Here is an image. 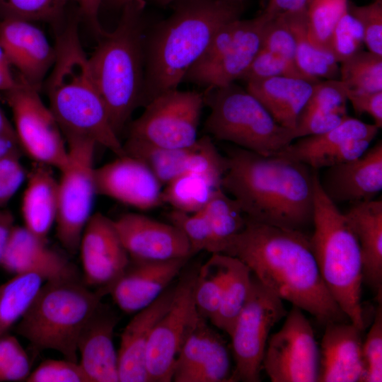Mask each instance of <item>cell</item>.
<instances>
[{
    "mask_svg": "<svg viewBox=\"0 0 382 382\" xmlns=\"http://www.w3.org/2000/svg\"><path fill=\"white\" fill-rule=\"evenodd\" d=\"M219 253L239 259L278 297L308 312L319 323L349 321L328 291L310 236L303 231L246 218L243 229Z\"/></svg>",
    "mask_w": 382,
    "mask_h": 382,
    "instance_id": "cell-1",
    "label": "cell"
},
{
    "mask_svg": "<svg viewBox=\"0 0 382 382\" xmlns=\"http://www.w3.org/2000/svg\"><path fill=\"white\" fill-rule=\"evenodd\" d=\"M226 162L221 188L246 218L301 231L313 224L316 170L284 156L240 147L228 152Z\"/></svg>",
    "mask_w": 382,
    "mask_h": 382,
    "instance_id": "cell-2",
    "label": "cell"
},
{
    "mask_svg": "<svg viewBox=\"0 0 382 382\" xmlns=\"http://www.w3.org/2000/svg\"><path fill=\"white\" fill-rule=\"evenodd\" d=\"M173 11L145 37L144 106L177 89L204 53L216 32L241 18L243 3L229 0H178Z\"/></svg>",
    "mask_w": 382,
    "mask_h": 382,
    "instance_id": "cell-3",
    "label": "cell"
},
{
    "mask_svg": "<svg viewBox=\"0 0 382 382\" xmlns=\"http://www.w3.org/2000/svg\"><path fill=\"white\" fill-rule=\"evenodd\" d=\"M56 56L47 79L50 109L64 138L93 140L117 156L125 154L92 76L88 57L80 41L76 20L59 31Z\"/></svg>",
    "mask_w": 382,
    "mask_h": 382,
    "instance_id": "cell-4",
    "label": "cell"
},
{
    "mask_svg": "<svg viewBox=\"0 0 382 382\" xmlns=\"http://www.w3.org/2000/svg\"><path fill=\"white\" fill-rule=\"evenodd\" d=\"M144 0L122 8L117 27L99 35L89 66L117 135L134 110L143 105L145 76Z\"/></svg>",
    "mask_w": 382,
    "mask_h": 382,
    "instance_id": "cell-5",
    "label": "cell"
},
{
    "mask_svg": "<svg viewBox=\"0 0 382 382\" xmlns=\"http://www.w3.org/2000/svg\"><path fill=\"white\" fill-rule=\"evenodd\" d=\"M314 231L310 241L322 279L349 320L363 330V266L358 240L345 214L324 193L315 175Z\"/></svg>",
    "mask_w": 382,
    "mask_h": 382,
    "instance_id": "cell-6",
    "label": "cell"
},
{
    "mask_svg": "<svg viewBox=\"0 0 382 382\" xmlns=\"http://www.w3.org/2000/svg\"><path fill=\"white\" fill-rule=\"evenodd\" d=\"M106 294L104 289H90L80 278L45 282L16 332L35 352L54 350L78 362L79 335Z\"/></svg>",
    "mask_w": 382,
    "mask_h": 382,
    "instance_id": "cell-7",
    "label": "cell"
},
{
    "mask_svg": "<svg viewBox=\"0 0 382 382\" xmlns=\"http://www.w3.org/2000/svg\"><path fill=\"white\" fill-rule=\"evenodd\" d=\"M206 131L215 139L264 156H274L298 139L296 129L278 124L247 89L233 83L209 89Z\"/></svg>",
    "mask_w": 382,
    "mask_h": 382,
    "instance_id": "cell-8",
    "label": "cell"
},
{
    "mask_svg": "<svg viewBox=\"0 0 382 382\" xmlns=\"http://www.w3.org/2000/svg\"><path fill=\"white\" fill-rule=\"evenodd\" d=\"M270 18L262 12L251 19H236L214 35L185 80L209 89L226 86L241 79L262 47Z\"/></svg>",
    "mask_w": 382,
    "mask_h": 382,
    "instance_id": "cell-9",
    "label": "cell"
},
{
    "mask_svg": "<svg viewBox=\"0 0 382 382\" xmlns=\"http://www.w3.org/2000/svg\"><path fill=\"white\" fill-rule=\"evenodd\" d=\"M69 163L58 181L56 236L70 254H76L84 228L91 216L94 196L95 148L91 139L66 138Z\"/></svg>",
    "mask_w": 382,
    "mask_h": 382,
    "instance_id": "cell-10",
    "label": "cell"
},
{
    "mask_svg": "<svg viewBox=\"0 0 382 382\" xmlns=\"http://www.w3.org/2000/svg\"><path fill=\"white\" fill-rule=\"evenodd\" d=\"M286 313L283 300L252 273L248 297L229 335L234 360L233 382L261 381L270 332Z\"/></svg>",
    "mask_w": 382,
    "mask_h": 382,
    "instance_id": "cell-11",
    "label": "cell"
},
{
    "mask_svg": "<svg viewBox=\"0 0 382 382\" xmlns=\"http://www.w3.org/2000/svg\"><path fill=\"white\" fill-rule=\"evenodd\" d=\"M5 93L21 150L36 163L63 170L69 163L66 140L39 90L19 76L16 85Z\"/></svg>",
    "mask_w": 382,
    "mask_h": 382,
    "instance_id": "cell-12",
    "label": "cell"
},
{
    "mask_svg": "<svg viewBox=\"0 0 382 382\" xmlns=\"http://www.w3.org/2000/svg\"><path fill=\"white\" fill-rule=\"evenodd\" d=\"M204 96L178 88L162 93L144 105L130 125L129 138L154 145L183 148L197 140Z\"/></svg>",
    "mask_w": 382,
    "mask_h": 382,
    "instance_id": "cell-13",
    "label": "cell"
},
{
    "mask_svg": "<svg viewBox=\"0 0 382 382\" xmlns=\"http://www.w3.org/2000/svg\"><path fill=\"white\" fill-rule=\"evenodd\" d=\"M199 267L181 271L173 300L152 331L146 353L149 382L172 381L175 360L199 317L194 296Z\"/></svg>",
    "mask_w": 382,
    "mask_h": 382,
    "instance_id": "cell-14",
    "label": "cell"
},
{
    "mask_svg": "<svg viewBox=\"0 0 382 382\" xmlns=\"http://www.w3.org/2000/svg\"><path fill=\"white\" fill-rule=\"evenodd\" d=\"M281 329L268 340L262 369L272 382H316L320 348L303 311L293 306Z\"/></svg>",
    "mask_w": 382,
    "mask_h": 382,
    "instance_id": "cell-15",
    "label": "cell"
},
{
    "mask_svg": "<svg viewBox=\"0 0 382 382\" xmlns=\"http://www.w3.org/2000/svg\"><path fill=\"white\" fill-rule=\"evenodd\" d=\"M379 129L374 124L348 116L325 133L299 138L277 155L303 163L312 169L325 168L361 156Z\"/></svg>",
    "mask_w": 382,
    "mask_h": 382,
    "instance_id": "cell-16",
    "label": "cell"
},
{
    "mask_svg": "<svg viewBox=\"0 0 382 382\" xmlns=\"http://www.w3.org/2000/svg\"><path fill=\"white\" fill-rule=\"evenodd\" d=\"M199 316L175 360L172 381L233 382V368L224 337Z\"/></svg>",
    "mask_w": 382,
    "mask_h": 382,
    "instance_id": "cell-17",
    "label": "cell"
},
{
    "mask_svg": "<svg viewBox=\"0 0 382 382\" xmlns=\"http://www.w3.org/2000/svg\"><path fill=\"white\" fill-rule=\"evenodd\" d=\"M83 282L109 291L129 261L113 220L100 212L91 215L83 231L79 249Z\"/></svg>",
    "mask_w": 382,
    "mask_h": 382,
    "instance_id": "cell-18",
    "label": "cell"
},
{
    "mask_svg": "<svg viewBox=\"0 0 382 382\" xmlns=\"http://www.w3.org/2000/svg\"><path fill=\"white\" fill-rule=\"evenodd\" d=\"M94 169L96 192L139 210L162 202V185L139 159L127 154Z\"/></svg>",
    "mask_w": 382,
    "mask_h": 382,
    "instance_id": "cell-19",
    "label": "cell"
},
{
    "mask_svg": "<svg viewBox=\"0 0 382 382\" xmlns=\"http://www.w3.org/2000/svg\"><path fill=\"white\" fill-rule=\"evenodd\" d=\"M130 258L166 260L191 257L189 241L176 226L138 213H127L113 220Z\"/></svg>",
    "mask_w": 382,
    "mask_h": 382,
    "instance_id": "cell-20",
    "label": "cell"
},
{
    "mask_svg": "<svg viewBox=\"0 0 382 382\" xmlns=\"http://www.w3.org/2000/svg\"><path fill=\"white\" fill-rule=\"evenodd\" d=\"M190 257L166 260L129 261L120 277L111 286L109 294L126 313H135L157 299L178 277Z\"/></svg>",
    "mask_w": 382,
    "mask_h": 382,
    "instance_id": "cell-21",
    "label": "cell"
},
{
    "mask_svg": "<svg viewBox=\"0 0 382 382\" xmlns=\"http://www.w3.org/2000/svg\"><path fill=\"white\" fill-rule=\"evenodd\" d=\"M0 45L20 76L40 90L56 56L55 47L50 45L45 33L30 21L2 18Z\"/></svg>",
    "mask_w": 382,
    "mask_h": 382,
    "instance_id": "cell-22",
    "label": "cell"
},
{
    "mask_svg": "<svg viewBox=\"0 0 382 382\" xmlns=\"http://www.w3.org/2000/svg\"><path fill=\"white\" fill-rule=\"evenodd\" d=\"M319 182L336 204L373 200L382 190L381 140L354 159L325 168Z\"/></svg>",
    "mask_w": 382,
    "mask_h": 382,
    "instance_id": "cell-23",
    "label": "cell"
},
{
    "mask_svg": "<svg viewBox=\"0 0 382 382\" xmlns=\"http://www.w3.org/2000/svg\"><path fill=\"white\" fill-rule=\"evenodd\" d=\"M0 265L14 275L36 274L45 282L79 278L75 267L66 258L24 226L14 225L12 228Z\"/></svg>",
    "mask_w": 382,
    "mask_h": 382,
    "instance_id": "cell-24",
    "label": "cell"
},
{
    "mask_svg": "<svg viewBox=\"0 0 382 382\" xmlns=\"http://www.w3.org/2000/svg\"><path fill=\"white\" fill-rule=\"evenodd\" d=\"M117 322L116 313L101 301L79 335V362L91 382H119L117 353L113 343Z\"/></svg>",
    "mask_w": 382,
    "mask_h": 382,
    "instance_id": "cell-25",
    "label": "cell"
},
{
    "mask_svg": "<svg viewBox=\"0 0 382 382\" xmlns=\"http://www.w3.org/2000/svg\"><path fill=\"white\" fill-rule=\"evenodd\" d=\"M320 348L319 382H361L363 330L350 321L326 324Z\"/></svg>",
    "mask_w": 382,
    "mask_h": 382,
    "instance_id": "cell-26",
    "label": "cell"
},
{
    "mask_svg": "<svg viewBox=\"0 0 382 382\" xmlns=\"http://www.w3.org/2000/svg\"><path fill=\"white\" fill-rule=\"evenodd\" d=\"M175 284L152 303L135 313L121 334L117 352L119 382H149L146 366L147 345L158 320L168 308Z\"/></svg>",
    "mask_w": 382,
    "mask_h": 382,
    "instance_id": "cell-27",
    "label": "cell"
},
{
    "mask_svg": "<svg viewBox=\"0 0 382 382\" xmlns=\"http://www.w3.org/2000/svg\"><path fill=\"white\" fill-rule=\"evenodd\" d=\"M345 215L359 244L363 283L381 301L382 294V201L352 204Z\"/></svg>",
    "mask_w": 382,
    "mask_h": 382,
    "instance_id": "cell-28",
    "label": "cell"
},
{
    "mask_svg": "<svg viewBox=\"0 0 382 382\" xmlns=\"http://www.w3.org/2000/svg\"><path fill=\"white\" fill-rule=\"evenodd\" d=\"M314 83L300 78L277 76L247 82L246 89L278 124L296 129Z\"/></svg>",
    "mask_w": 382,
    "mask_h": 382,
    "instance_id": "cell-29",
    "label": "cell"
},
{
    "mask_svg": "<svg viewBox=\"0 0 382 382\" xmlns=\"http://www.w3.org/2000/svg\"><path fill=\"white\" fill-rule=\"evenodd\" d=\"M49 167L36 162L33 165L21 204L24 227L45 241L57 213L58 181Z\"/></svg>",
    "mask_w": 382,
    "mask_h": 382,
    "instance_id": "cell-30",
    "label": "cell"
},
{
    "mask_svg": "<svg viewBox=\"0 0 382 382\" xmlns=\"http://www.w3.org/2000/svg\"><path fill=\"white\" fill-rule=\"evenodd\" d=\"M296 42L295 64L309 81L338 79L340 64L332 54L317 45L308 33L306 11L283 15Z\"/></svg>",
    "mask_w": 382,
    "mask_h": 382,
    "instance_id": "cell-31",
    "label": "cell"
},
{
    "mask_svg": "<svg viewBox=\"0 0 382 382\" xmlns=\"http://www.w3.org/2000/svg\"><path fill=\"white\" fill-rule=\"evenodd\" d=\"M224 257L226 278L222 298L218 311L209 322L230 335L235 320L248 297L252 272L239 259L225 254Z\"/></svg>",
    "mask_w": 382,
    "mask_h": 382,
    "instance_id": "cell-32",
    "label": "cell"
},
{
    "mask_svg": "<svg viewBox=\"0 0 382 382\" xmlns=\"http://www.w3.org/2000/svg\"><path fill=\"white\" fill-rule=\"evenodd\" d=\"M192 146L168 148L129 138L123 144L125 154L141 161L163 186L184 173Z\"/></svg>",
    "mask_w": 382,
    "mask_h": 382,
    "instance_id": "cell-33",
    "label": "cell"
},
{
    "mask_svg": "<svg viewBox=\"0 0 382 382\" xmlns=\"http://www.w3.org/2000/svg\"><path fill=\"white\" fill-rule=\"evenodd\" d=\"M44 282L38 274L26 273L0 284V337L21 319Z\"/></svg>",
    "mask_w": 382,
    "mask_h": 382,
    "instance_id": "cell-34",
    "label": "cell"
},
{
    "mask_svg": "<svg viewBox=\"0 0 382 382\" xmlns=\"http://www.w3.org/2000/svg\"><path fill=\"white\" fill-rule=\"evenodd\" d=\"M221 185L207 178L192 172H184L164 185L162 202L173 209L193 213L207 205Z\"/></svg>",
    "mask_w": 382,
    "mask_h": 382,
    "instance_id": "cell-35",
    "label": "cell"
},
{
    "mask_svg": "<svg viewBox=\"0 0 382 382\" xmlns=\"http://www.w3.org/2000/svg\"><path fill=\"white\" fill-rule=\"evenodd\" d=\"M203 211L210 224L215 241L216 253L245 227L246 216L239 204L221 187L216 190Z\"/></svg>",
    "mask_w": 382,
    "mask_h": 382,
    "instance_id": "cell-36",
    "label": "cell"
},
{
    "mask_svg": "<svg viewBox=\"0 0 382 382\" xmlns=\"http://www.w3.org/2000/svg\"><path fill=\"white\" fill-rule=\"evenodd\" d=\"M226 278L224 254L212 253L199 266L195 279L194 296L198 313L211 320L219 310Z\"/></svg>",
    "mask_w": 382,
    "mask_h": 382,
    "instance_id": "cell-37",
    "label": "cell"
},
{
    "mask_svg": "<svg viewBox=\"0 0 382 382\" xmlns=\"http://www.w3.org/2000/svg\"><path fill=\"white\" fill-rule=\"evenodd\" d=\"M339 80L353 90L382 91V56L363 50L355 53L340 63Z\"/></svg>",
    "mask_w": 382,
    "mask_h": 382,
    "instance_id": "cell-38",
    "label": "cell"
},
{
    "mask_svg": "<svg viewBox=\"0 0 382 382\" xmlns=\"http://www.w3.org/2000/svg\"><path fill=\"white\" fill-rule=\"evenodd\" d=\"M349 1L311 0L306 11V23L309 37L317 45L330 52V40L332 30L347 8Z\"/></svg>",
    "mask_w": 382,
    "mask_h": 382,
    "instance_id": "cell-39",
    "label": "cell"
},
{
    "mask_svg": "<svg viewBox=\"0 0 382 382\" xmlns=\"http://www.w3.org/2000/svg\"><path fill=\"white\" fill-rule=\"evenodd\" d=\"M168 219L187 238L192 255L202 250L216 253V241L203 209L193 213L173 209Z\"/></svg>",
    "mask_w": 382,
    "mask_h": 382,
    "instance_id": "cell-40",
    "label": "cell"
},
{
    "mask_svg": "<svg viewBox=\"0 0 382 382\" xmlns=\"http://www.w3.org/2000/svg\"><path fill=\"white\" fill-rule=\"evenodd\" d=\"M226 166V157L219 152L209 136H204L193 144L185 172L200 174L221 186Z\"/></svg>",
    "mask_w": 382,
    "mask_h": 382,
    "instance_id": "cell-41",
    "label": "cell"
},
{
    "mask_svg": "<svg viewBox=\"0 0 382 382\" xmlns=\"http://www.w3.org/2000/svg\"><path fill=\"white\" fill-rule=\"evenodd\" d=\"M68 0H0L2 18L28 21H54L62 16Z\"/></svg>",
    "mask_w": 382,
    "mask_h": 382,
    "instance_id": "cell-42",
    "label": "cell"
},
{
    "mask_svg": "<svg viewBox=\"0 0 382 382\" xmlns=\"http://www.w3.org/2000/svg\"><path fill=\"white\" fill-rule=\"evenodd\" d=\"M363 44L364 34L361 24L347 7L334 27L330 40V50L340 64L362 50Z\"/></svg>",
    "mask_w": 382,
    "mask_h": 382,
    "instance_id": "cell-43",
    "label": "cell"
},
{
    "mask_svg": "<svg viewBox=\"0 0 382 382\" xmlns=\"http://www.w3.org/2000/svg\"><path fill=\"white\" fill-rule=\"evenodd\" d=\"M347 101L346 87L340 80H320L314 83L312 93L302 112L347 115Z\"/></svg>",
    "mask_w": 382,
    "mask_h": 382,
    "instance_id": "cell-44",
    "label": "cell"
},
{
    "mask_svg": "<svg viewBox=\"0 0 382 382\" xmlns=\"http://www.w3.org/2000/svg\"><path fill=\"white\" fill-rule=\"evenodd\" d=\"M28 354L13 335L0 337V382L26 381L30 374Z\"/></svg>",
    "mask_w": 382,
    "mask_h": 382,
    "instance_id": "cell-45",
    "label": "cell"
},
{
    "mask_svg": "<svg viewBox=\"0 0 382 382\" xmlns=\"http://www.w3.org/2000/svg\"><path fill=\"white\" fill-rule=\"evenodd\" d=\"M277 76L307 80L294 63L262 48L255 57L241 79L247 83Z\"/></svg>",
    "mask_w": 382,
    "mask_h": 382,
    "instance_id": "cell-46",
    "label": "cell"
},
{
    "mask_svg": "<svg viewBox=\"0 0 382 382\" xmlns=\"http://www.w3.org/2000/svg\"><path fill=\"white\" fill-rule=\"evenodd\" d=\"M362 354L364 373L361 382L382 381V306L378 302L373 323L365 341Z\"/></svg>",
    "mask_w": 382,
    "mask_h": 382,
    "instance_id": "cell-47",
    "label": "cell"
},
{
    "mask_svg": "<svg viewBox=\"0 0 382 382\" xmlns=\"http://www.w3.org/2000/svg\"><path fill=\"white\" fill-rule=\"evenodd\" d=\"M348 9L361 24L369 51L382 56V0L363 6L349 1Z\"/></svg>",
    "mask_w": 382,
    "mask_h": 382,
    "instance_id": "cell-48",
    "label": "cell"
},
{
    "mask_svg": "<svg viewBox=\"0 0 382 382\" xmlns=\"http://www.w3.org/2000/svg\"><path fill=\"white\" fill-rule=\"evenodd\" d=\"M26 382H91L79 362L64 359H47L27 378Z\"/></svg>",
    "mask_w": 382,
    "mask_h": 382,
    "instance_id": "cell-49",
    "label": "cell"
},
{
    "mask_svg": "<svg viewBox=\"0 0 382 382\" xmlns=\"http://www.w3.org/2000/svg\"><path fill=\"white\" fill-rule=\"evenodd\" d=\"M261 48L295 64V38L283 16H277L268 20L265 28Z\"/></svg>",
    "mask_w": 382,
    "mask_h": 382,
    "instance_id": "cell-50",
    "label": "cell"
},
{
    "mask_svg": "<svg viewBox=\"0 0 382 382\" xmlns=\"http://www.w3.org/2000/svg\"><path fill=\"white\" fill-rule=\"evenodd\" d=\"M20 156L21 153H15L0 158V209L8 204L25 180Z\"/></svg>",
    "mask_w": 382,
    "mask_h": 382,
    "instance_id": "cell-51",
    "label": "cell"
},
{
    "mask_svg": "<svg viewBox=\"0 0 382 382\" xmlns=\"http://www.w3.org/2000/svg\"><path fill=\"white\" fill-rule=\"evenodd\" d=\"M346 95L347 100L352 103L356 114L359 115L364 113L369 115L374 120V124L378 128H381L382 91L366 92L346 87Z\"/></svg>",
    "mask_w": 382,
    "mask_h": 382,
    "instance_id": "cell-52",
    "label": "cell"
},
{
    "mask_svg": "<svg viewBox=\"0 0 382 382\" xmlns=\"http://www.w3.org/2000/svg\"><path fill=\"white\" fill-rule=\"evenodd\" d=\"M311 0H268L263 13L270 18L277 16L306 11Z\"/></svg>",
    "mask_w": 382,
    "mask_h": 382,
    "instance_id": "cell-53",
    "label": "cell"
},
{
    "mask_svg": "<svg viewBox=\"0 0 382 382\" xmlns=\"http://www.w3.org/2000/svg\"><path fill=\"white\" fill-rule=\"evenodd\" d=\"M79 7L81 14L88 21L99 36L105 30L102 28L98 18L99 11L105 0H72Z\"/></svg>",
    "mask_w": 382,
    "mask_h": 382,
    "instance_id": "cell-54",
    "label": "cell"
},
{
    "mask_svg": "<svg viewBox=\"0 0 382 382\" xmlns=\"http://www.w3.org/2000/svg\"><path fill=\"white\" fill-rule=\"evenodd\" d=\"M14 226L12 213L6 209H0V260L4 250L10 232Z\"/></svg>",
    "mask_w": 382,
    "mask_h": 382,
    "instance_id": "cell-55",
    "label": "cell"
},
{
    "mask_svg": "<svg viewBox=\"0 0 382 382\" xmlns=\"http://www.w3.org/2000/svg\"><path fill=\"white\" fill-rule=\"evenodd\" d=\"M8 62L0 63V91L6 92L12 89L17 83L10 69Z\"/></svg>",
    "mask_w": 382,
    "mask_h": 382,
    "instance_id": "cell-56",
    "label": "cell"
},
{
    "mask_svg": "<svg viewBox=\"0 0 382 382\" xmlns=\"http://www.w3.org/2000/svg\"><path fill=\"white\" fill-rule=\"evenodd\" d=\"M21 150L17 140L0 136V158L11 154L21 153Z\"/></svg>",
    "mask_w": 382,
    "mask_h": 382,
    "instance_id": "cell-57",
    "label": "cell"
},
{
    "mask_svg": "<svg viewBox=\"0 0 382 382\" xmlns=\"http://www.w3.org/2000/svg\"><path fill=\"white\" fill-rule=\"evenodd\" d=\"M0 136L7 137L18 141L13 126L8 120L0 105Z\"/></svg>",
    "mask_w": 382,
    "mask_h": 382,
    "instance_id": "cell-58",
    "label": "cell"
},
{
    "mask_svg": "<svg viewBox=\"0 0 382 382\" xmlns=\"http://www.w3.org/2000/svg\"><path fill=\"white\" fill-rule=\"evenodd\" d=\"M108 2L117 8H122L124 6L132 1V0H107Z\"/></svg>",
    "mask_w": 382,
    "mask_h": 382,
    "instance_id": "cell-59",
    "label": "cell"
},
{
    "mask_svg": "<svg viewBox=\"0 0 382 382\" xmlns=\"http://www.w3.org/2000/svg\"><path fill=\"white\" fill-rule=\"evenodd\" d=\"M178 0H152L153 2L160 6H166L170 4H173Z\"/></svg>",
    "mask_w": 382,
    "mask_h": 382,
    "instance_id": "cell-60",
    "label": "cell"
},
{
    "mask_svg": "<svg viewBox=\"0 0 382 382\" xmlns=\"http://www.w3.org/2000/svg\"><path fill=\"white\" fill-rule=\"evenodd\" d=\"M231 1L237 2V3H243L244 0H229Z\"/></svg>",
    "mask_w": 382,
    "mask_h": 382,
    "instance_id": "cell-61",
    "label": "cell"
}]
</instances>
